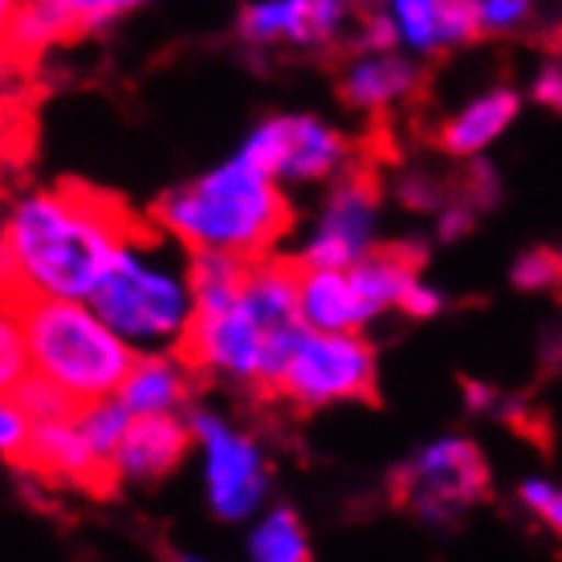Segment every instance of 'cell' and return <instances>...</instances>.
Masks as SVG:
<instances>
[{
  "label": "cell",
  "mask_w": 562,
  "mask_h": 562,
  "mask_svg": "<svg viewBox=\"0 0 562 562\" xmlns=\"http://www.w3.org/2000/svg\"><path fill=\"white\" fill-rule=\"evenodd\" d=\"M159 225L106 188L61 180L16 204L4 233V290L90 297L127 249H155Z\"/></svg>",
  "instance_id": "6da1fadb"
},
{
  "label": "cell",
  "mask_w": 562,
  "mask_h": 562,
  "mask_svg": "<svg viewBox=\"0 0 562 562\" xmlns=\"http://www.w3.org/2000/svg\"><path fill=\"white\" fill-rule=\"evenodd\" d=\"M151 221L176 233L192 254L269 257L294 228V209L273 188V176L240 155L237 164L155 200Z\"/></svg>",
  "instance_id": "7a4b0ae2"
},
{
  "label": "cell",
  "mask_w": 562,
  "mask_h": 562,
  "mask_svg": "<svg viewBox=\"0 0 562 562\" xmlns=\"http://www.w3.org/2000/svg\"><path fill=\"white\" fill-rule=\"evenodd\" d=\"M4 318L16 323L29 347V371H37L57 387L78 395L82 404H99L119 395L139 355L131 351L99 310L90 314L74 297L4 290Z\"/></svg>",
  "instance_id": "3957f363"
},
{
  "label": "cell",
  "mask_w": 562,
  "mask_h": 562,
  "mask_svg": "<svg viewBox=\"0 0 562 562\" xmlns=\"http://www.w3.org/2000/svg\"><path fill=\"white\" fill-rule=\"evenodd\" d=\"M266 400H281L294 408H323L335 400H363L375 404V359L363 338L351 330H314L306 326L294 351L269 383Z\"/></svg>",
  "instance_id": "277c9868"
},
{
  "label": "cell",
  "mask_w": 562,
  "mask_h": 562,
  "mask_svg": "<svg viewBox=\"0 0 562 562\" xmlns=\"http://www.w3.org/2000/svg\"><path fill=\"white\" fill-rule=\"evenodd\" d=\"M94 310L119 330V335H168L188 323V297H183L180 281H171L168 273L143 266L139 249L114 261V269L102 278V285L90 294Z\"/></svg>",
  "instance_id": "5b68a950"
},
{
  "label": "cell",
  "mask_w": 562,
  "mask_h": 562,
  "mask_svg": "<svg viewBox=\"0 0 562 562\" xmlns=\"http://www.w3.org/2000/svg\"><path fill=\"white\" fill-rule=\"evenodd\" d=\"M395 502L424 514H445V509L469 506L490 493V469L469 440H445L432 445L420 461L408 464L392 481Z\"/></svg>",
  "instance_id": "8992f818"
},
{
  "label": "cell",
  "mask_w": 562,
  "mask_h": 562,
  "mask_svg": "<svg viewBox=\"0 0 562 562\" xmlns=\"http://www.w3.org/2000/svg\"><path fill=\"white\" fill-rule=\"evenodd\" d=\"M13 464H21L25 473L42 481L78 485L94 497H111L119 477H123L119 461L94 449L78 424H37L29 432L25 449L13 457Z\"/></svg>",
  "instance_id": "52a82bcc"
},
{
  "label": "cell",
  "mask_w": 562,
  "mask_h": 562,
  "mask_svg": "<svg viewBox=\"0 0 562 562\" xmlns=\"http://www.w3.org/2000/svg\"><path fill=\"white\" fill-rule=\"evenodd\" d=\"M196 436L209 449V493L221 518H240L257 506L266 490V473L257 461V449L245 436H233L221 420L196 416Z\"/></svg>",
  "instance_id": "ba28073f"
},
{
  "label": "cell",
  "mask_w": 562,
  "mask_h": 562,
  "mask_svg": "<svg viewBox=\"0 0 562 562\" xmlns=\"http://www.w3.org/2000/svg\"><path fill=\"white\" fill-rule=\"evenodd\" d=\"M192 432L180 420H171L168 412H139V416H131L114 461L123 469V477H164L183 461V452L192 449Z\"/></svg>",
  "instance_id": "9c48e42d"
},
{
  "label": "cell",
  "mask_w": 562,
  "mask_h": 562,
  "mask_svg": "<svg viewBox=\"0 0 562 562\" xmlns=\"http://www.w3.org/2000/svg\"><path fill=\"white\" fill-rule=\"evenodd\" d=\"M302 318L314 330H355L367 318V306L355 290L351 269L314 266L302 257Z\"/></svg>",
  "instance_id": "30bf717a"
},
{
  "label": "cell",
  "mask_w": 562,
  "mask_h": 562,
  "mask_svg": "<svg viewBox=\"0 0 562 562\" xmlns=\"http://www.w3.org/2000/svg\"><path fill=\"white\" fill-rule=\"evenodd\" d=\"M342 16V0H273V4H254L240 16V29L254 42H323Z\"/></svg>",
  "instance_id": "8fae6325"
},
{
  "label": "cell",
  "mask_w": 562,
  "mask_h": 562,
  "mask_svg": "<svg viewBox=\"0 0 562 562\" xmlns=\"http://www.w3.org/2000/svg\"><path fill=\"white\" fill-rule=\"evenodd\" d=\"M420 266V245H383V249H371L363 261H355L351 278L359 297H363L367 314H375L380 306H400V297L416 281V269Z\"/></svg>",
  "instance_id": "7c38bea8"
},
{
  "label": "cell",
  "mask_w": 562,
  "mask_h": 562,
  "mask_svg": "<svg viewBox=\"0 0 562 562\" xmlns=\"http://www.w3.org/2000/svg\"><path fill=\"white\" fill-rule=\"evenodd\" d=\"M351 147L338 139L335 131H326L314 119H285V159H281V176L294 180H318L338 164H351Z\"/></svg>",
  "instance_id": "4fadbf2b"
},
{
  "label": "cell",
  "mask_w": 562,
  "mask_h": 562,
  "mask_svg": "<svg viewBox=\"0 0 562 562\" xmlns=\"http://www.w3.org/2000/svg\"><path fill=\"white\" fill-rule=\"evenodd\" d=\"M192 380H196V375H192L180 359H176V363H168V359H135L127 383L119 387V400H123L135 416H139V412H171L183 395H188Z\"/></svg>",
  "instance_id": "5bb4252c"
},
{
  "label": "cell",
  "mask_w": 562,
  "mask_h": 562,
  "mask_svg": "<svg viewBox=\"0 0 562 562\" xmlns=\"http://www.w3.org/2000/svg\"><path fill=\"white\" fill-rule=\"evenodd\" d=\"M412 86H416V70H412L404 57H371V61H359L342 86H338V94L342 102H351L359 111H383L392 99L400 94H408Z\"/></svg>",
  "instance_id": "9a60e30c"
},
{
  "label": "cell",
  "mask_w": 562,
  "mask_h": 562,
  "mask_svg": "<svg viewBox=\"0 0 562 562\" xmlns=\"http://www.w3.org/2000/svg\"><path fill=\"white\" fill-rule=\"evenodd\" d=\"M514 111H518V99H514L509 90H493L490 99L473 102L469 111L449 119L445 127L436 131V143L452 155H473V151H481L497 131L509 127Z\"/></svg>",
  "instance_id": "2e32d148"
},
{
  "label": "cell",
  "mask_w": 562,
  "mask_h": 562,
  "mask_svg": "<svg viewBox=\"0 0 562 562\" xmlns=\"http://www.w3.org/2000/svg\"><path fill=\"white\" fill-rule=\"evenodd\" d=\"M254 559H269V562H302L310 559L306 535L290 509H278L273 518L254 535Z\"/></svg>",
  "instance_id": "e0dca14e"
},
{
  "label": "cell",
  "mask_w": 562,
  "mask_h": 562,
  "mask_svg": "<svg viewBox=\"0 0 562 562\" xmlns=\"http://www.w3.org/2000/svg\"><path fill=\"white\" fill-rule=\"evenodd\" d=\"M395 21L416 49H436L445 42L440 37V0H395Z\"/></svg>",
  "instance_id": "ac0fdd59"
},
{
  "label": "cell",
  "mask_w": 562,
  "mask_h": 562,
  "mask_svg": "<svg viewBox=\"0 0 562 562\" xmlns=\"http://www.w3.org/2000/svg\"><path fill=\"white\" fill-rule=\"evenodd\" d=\"M485 29L477 0H440V37L445 42H469Z\"/></svg>",
  "instance_id": "d6986e66"
},
{
  "label": "cell",
  "mask_w": 562,
  "mask_h": 562,
  "mask_svg": "<svg viewBox=\"0 0 562 562\" xmlns=\"http://www.w3.org/2000/svg\"><path fill=\"white\" fill-rule=\"evenodd\" d=\"M29 375V347L16 323L4 318V351H0V380H4V392H13L16 383Z\"/></svg>",
  "instance_id": "ffe728a7"
},
{
  "label": "cell",
  "mask_w": 562,
  "mask_h": 562,
  "mask_svg": "<svg viewBox=\"0 0 562 562\" xmlns=\"http://www.w3.org/2000/svg\"><path fill=\"white\" fill-rule=\"evenodd\" d=\"M514 281H518L521 290L554 285V281H562V257L547 254V249H538V254H530L526 261H518V269H514Z\"/></svg>",
  "instance_id": "44dd1931"
},
{
  "label": "cell",
  "mask_w": 562,
  "mask_h": 562,
  "mask_svg": "<svg viewBox=\"0 0 562 562\" xmlns=\"http://www.w3.org/2000/svg\"><path fill=\"white\" fill-rule=\"evenodd\" d=\"M521 502L562 538V490H554L547 481H530V485H521Z\"/></svg>",
  "instance_id": "7402d4cb"
},
{
  "label": "cell",
  "mask_w": 562,
  "mask_h": 562,
  "mask_svg": "<svg viewBox=\"0 0 562 562\" xmlns=\"http://www.w3.org/2000/svg\"><path fill=\"white\" fill-rule=\"evenodd\" d=\"M29 432H33V428H29L25 408H21L16 400H4V412H0V445H4V457H9V461L25 449Z\"/></svg>",
  "instance_id": "603a6c76"
},
{
  "label": "cell",
  "mask_w": 562,
  "mask_h": 562,
  "mask_svg": "<svg viewBox=\"0 0 562 562\" xmlns=\"http://www.w3.org/2000/svg\"><path fill=\"white\" fill-rule=\"evenodd\" d=\"M530 13V0H481V16L485 29H509Z\"/></svg>",
  "instance_id": "cb8c5ba5"
},
{
  "label": "cell",
  "mask_w": 562,
  "mask_h": 562,
  "mask_svg": "<svg viewBox=\"0 0 562 562\" xmlns=\"http://www.w3.org/2000/svg\"><path fill=\"white\" fill-rule=\"evenodd\" d=\"M436 306H440V297L428 294L420 281H412L408 290H404V297H400V310H408V314H420V318L436 314Z\"/></svg>",
  "instance_id": "d4e9b609"
},
{
  "label": "cell",
  "mask_w": 562,
  "mask_h": 562,
  "mask_svg": "<svg viewBox=\"0 0 562 562\" xmlns=\"http://www.w3.org/2000/svg\"><path fill=\"white\" fill-rule=\"evenodd\" d=\"M535 99L542 102V106H550V111L562 114V70H547L542 78H538Z\"/></svg>",
  "instance_id": "484cf974"
},
{
  "label": "cell",
  "mask_w": 562,
  "mask_h": 562,
  "mask_svg": "<svg viewBox=\"0 0 562 562\" xmlns=\"http://www.w3.org/2000/svg\"><path fill=\"white\" fill-rule=\"evenodd\" d=\"M464 228H469V216H464V212H452L449 221L440 225V233H445V237H457V233H464Z\"/></svg>",
  "instance_id": "4316f807"
},
{
  "label": "cell",
  "mask_w": 562,
  "mask_h": 562,
  "mask_svg": "<svg viewBox=\"0 0 562 562\" xmlns=\"http://www.w3.org/2000/svg\"><path fill=\"white\" fill-rule=\"evenodd\" d=\"M550 45H554V49H559V54H562V25L554 29V33H550Z\"/></svg>",
  "instance_id": "83f0119b"
}]
</instances>
